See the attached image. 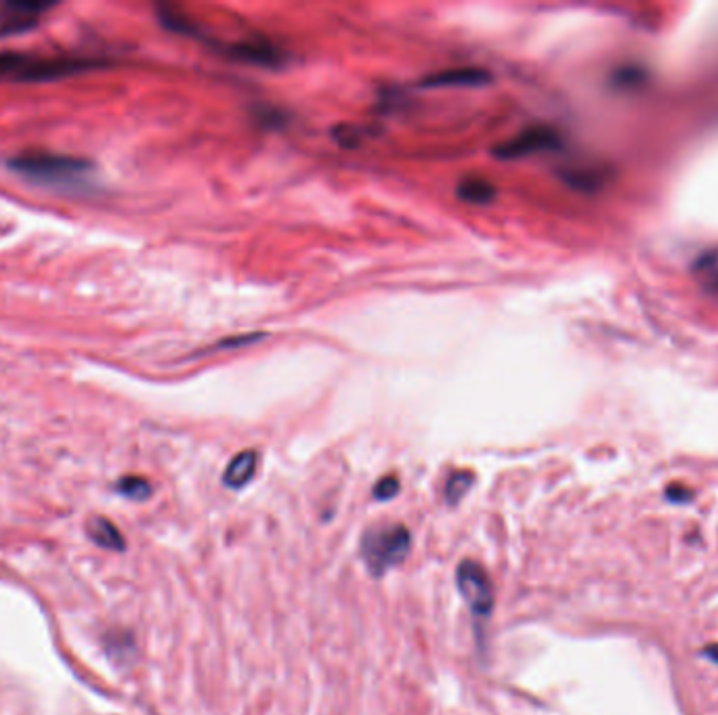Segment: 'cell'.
<instances>
[{
  "instance_id": "cell-1",
  "label": "cell",
  "mask_w": 718,
  "mask_h": 715,
  "mask_svg": "<svg viewBox=\"0 0 718 715\" xmlns=\"http://www.w3.org/2000/svg\"><path fill=\"white\" fill-rule=\"evenodd\" d=\"M7 166L26 179L49 185L59 183L63 187L84 185V179L93 170V164L87 160L51 154V151H26V154L11 158Z\"/></svg>"
},
{
  "instance_id": "cell-2",
  "label": "cell",
  "mask_w": 718,
  "mask_h": 715,
  "mask_svg": "<svg viewBox=\"0 0 718 715\" xmlns=\"http://www.w3.org/2000/svg\"><path fill=\"white\" fill-rule=\"evenodd\" d=\"M412 550V533L406 525L372 527L359 541V556L372 577H383L393 567L401 565Z\"/></svg>"
},
{
  "instance_id": "cell-3",
  "label": "cell",
  "mask_w": 718,
  "mask_h": 715,
  "mask_svg": "<svg viewBox=\"0 0 718 715\" xmlns=\"http://www.w3.org/2000/svg\"><path fill=\"white\" fill-rule=\"evenodd\" d=\"M456 588L477 621L490 619L496 596L490 573L475 560H462L456 567Z\"/></svg>"
},
{
  "instance_id": "cell-4",
  "label": "cell",
  "mask_w": 718,
  "mask_h": 715,
  "mask_svg": "<svg viewBox=\"0 0 718 715\" xmlns=\"http://www.w3.org/2000/svg\"><path fill=\"white\" fill-rule=\"evenodd\" d=\"M559 145V137L555 130L536 126L530 130H523L517 137L504 141L492 149V154L500 160H517L525 156H534L538 151L553 149Z\"/></svg>"
},
{
  "instance_id": "cell-5",
  "label": "cell",
  "mask_w": 718,
  "mask_h": 715,
  "mask_svg": "<svg viewBox=\"0 0 718 715\" xmlns=\"http://www.w3.org/2000/svg\"><path fill=\"white\" fill-rule=\"evenodd\" d=\"M47 3H9L0 9V36H13L32 30L42 13L49 11Z\"/></svg>"
},
{
  "instance_id": "cell-6",
  "label": "cell",
  "mask_w": 718,
  "mask_h": 715,
  "mask_svg": "<svg viewBox=\"0 0 718 715\" xmlns=\"http://www.w3.org/2000/svg\"><path fill=\"white\" fill-rule=\"evenodd\" d=\"M492 80V74L481 68H452L446 72H437L422 80L427 89H452V86H481Z\"/></svg>"
},
{
  "instance_id": "cell-7",
  "label": "cell",
  "mask_w": 718,
  "mask_h": 715,
  "mask_svg": "<svg viewBox=\"0 0 718 715\" xmlns=\"http://www.w3.org/2000/svg\"><path fill=\"white\" fill-rule=\"evenodd\" d=\"M259 468V453L255 449L240 451L234 460L227 464V470L223 474V483L229 489H242L252 479H255Z\"/></svg>"
},
{
  "instance_id": "cell-8",
  "label": "cell",
  "mask_w": 718,
  "mask_h": 715,
  "mask_svg": "<svg viewBox=\"0 0 718 715\" xmlns=\"http://www.w3.org/2000/svg\"><path fill=\"white\" fill-rule=\"evenodd\" d=\"M225 55L236 59V61H244V63L269 65V68L282 63V53L276 47L265 45V42H242V45L227 47Z\"/></svg>"
},
{
  "instance_id": "cell-9",
  "label": "cell",
  "mask_w": 718,
  "mask_h": 715,
  "mask_svg": "<svg viewBox=\"0 0 718 715\" xmlns=\"http://www.w3.org/2000/svg\"><path fill=\"white\" fill-rule=\"evenodd\" d=\"M87 533L99 548L118 550V552H122L126 548V541H124L122 533L118 531V527L114 523H110L108 518H103V516H93L89 520Z\"/></svg>"
},
{
  "instance_id": "cell-10",
  "label": "cell",
  "mask_w": 718,
  "mask_h": 715,
  "mask_svg": "<svg viewBox=\"0 0 718 715\" xmlns=\"http://www.w3.org/2000/svg\"><path fill=\"white\" fill-rule=\"evenodd\" d=\"M38 57L26 53H0V78L30 82Z\"/></svg>"
},
{
  "instance_id": "cell-11",
  "label": "cell",
  "mask_w": 718,
  "mask_h": 715,
  "mask_svg": "<svg viewBox=\"0 0 718 715\" xmlns=\"http://www.w3.org/2000/svg\"><path fill=\"white\" fill-rule=\"evenodd\" d=\"M458 198L469 204H488L496 198V187L485 179H464L458 185Z\"/></svg>"
},
{
  "instance_id": "cell-12",
  "label": "cell",
  "mask_w": 718,
  "mask_h": 715,
  "mask_svg": "<svg viewBox=\"0 0 718 715\" xmlns=\"http://www.w3.org/2000/svg\"><path fill=\"white\" fill-rule=\"evenodd\" d=\"M473 483H475V474L471 470L454 472L448 479V483H446V502L450 506H456L462 500V497L469 493Z\"/></svg>"
},
{
  "instance_id": "cell-13",
  "label": "cell",
  "mask_w": 718,
  "mask_h": 715,
  "mask_svg": "<svg viewBox=\"0 0 718 715\" xmlns=\"http://www.w3.org/2000/svg\"><path fill=\"white\" fill-rule=\"evenodd\" d=\"M116 489L120 495L129 497V500H135V502H143L152 495V485L147 483L143 476H124V479L118 481Z\"/></svg>"
},
{
  "instance_id": "cell-14",
  "label": "cell",
  "mask_w": 718,
  "mask_h": 715,
  "mask_svg": "<svg viewBox=\"0 0 718 715\" xmlns=\"http://www.w3.org/2000/svg\"><path fill=\"white\" fill-rule=\"evenodd\" d=\"M399 493V479L397 476H383L374 487V497L378 502H389Z\"/></svg>"
},
{
  "instance_id": "cell-15",
  "label": "cell",
  "mask_w": 718,
  "mask_h": 715,
  "mask_svg": "<svg viewBox=\"0 0 718 715\" xmlns=\"http://www.w3.org/2000/svg\"><path fill=\"white\" fill-rule=\"evenodd\" d=\"M706 655H708L714 663H718V644H712L710 648H706Z\"/></svg>"
}]
</instances>
